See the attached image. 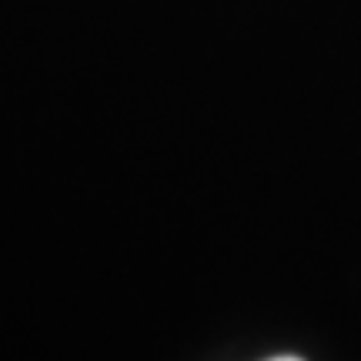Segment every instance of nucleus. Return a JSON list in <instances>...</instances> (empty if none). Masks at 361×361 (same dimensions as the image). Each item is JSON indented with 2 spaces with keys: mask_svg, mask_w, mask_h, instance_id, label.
I'll return each mask as SVG.
<instances>
[{
  "mask_svg": "<svg viewBox=\"0 0 361 361\" xmlns=\"http://www.w3.org/2000/svg\"><path fill=\"white\" fill-rule=\"evenodd\" d=\"M271 361H301V358H295V355H284V358H271Z\"/></svg>",
  "mask_w": 361,
  "mask_h": 361,
  "instance_id": "1",
  "label": "nucleus"
}]
</instances>
